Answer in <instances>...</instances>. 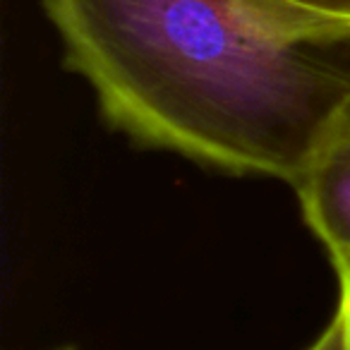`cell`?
Returning <instances> with one entry per match:
<instances>
[{"mask_svg": "<svg viewBox=\"0 0 350 350\" xmlns=\"http://www.w3.org/2000/svg\"><path fill=\"white\" fill-rule=\"evenodd\" d=\"M338 295L329 324L305 350H350V273L343 267H334Z\"/></svg>", "mask_w": 350, "mask_h": 350, "instance_id": "cell-4", "label": "cell"}, {"mask_svg": "<svg viewBox=\"0 0 350 350\" xmlns=\"http://www.w3.org/2000/svg\"><path fill=\"white\" fill-rule=\"evenodd\" d=\"M293 190L331 262L350 264V92L326 120Z\"/></svg>", "mask_w": 350, "mask_h": 350, "instance_id": "cell-2", "label": "cell"}, {"mask_svg": "<svg viewBox=\"0 0 350 350\" xmlns=\"http://www.w3.org/2000/svg\"><path fill=\"white\" fill-rule=\"evenodd\" d=\"M103 120L146 149L293 187L350 92L336 49L291 44L240 0H41Z\"/></svg>", "mask_w": 350, "mask_h": 350, "instance_id": "cell-1", "label": "cell"}, {"mask_svg": "<svg viewBox=\"0 0 350 350\" xmlns=\"http://www.w3.org/2000/svg\"><path fill=\"white\" fill-rule=\"evenodd\" d=\"M331 264H334V267H343L345 271L350 273V264H348V262H331Z\"/></svg>", "mask_w": 350, "mask_h": 350, "instance_id": "cell-5", "label": "cell"}, {"mask_svg": "<svg viewBox=\"0 0 350 350\" xmlns=\"http://www.w3.org/2000/svg\"><path fill=\"white\" fill-rule=\"evenodd\" d=\"M247 12L291 44L350 46V0H240Z\"/></svg>", "mask_w": 350, "mask_h": 350, "instance_id": "cell-3", "label": "cell"}]
</instances>
